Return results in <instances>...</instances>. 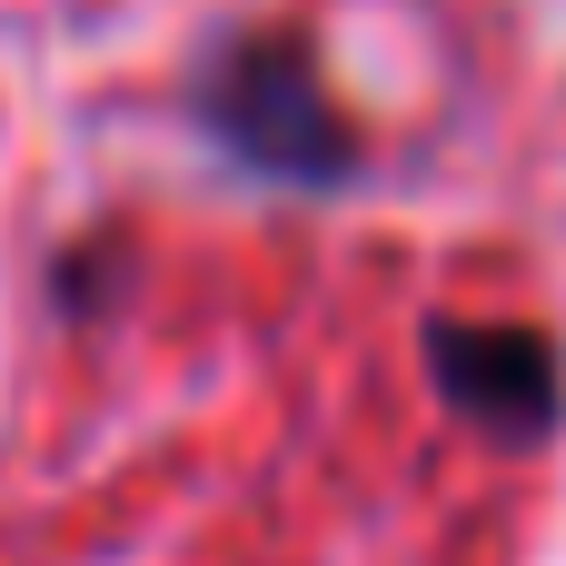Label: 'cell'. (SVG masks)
<instances>
[{"label": "cell", "instance_id": "6da1fadb", "mask_svg": "<svg viewBox=\"0 0 566 566\" xmlns=\"http://www.w3.org/2000/svg\"><path fill=\"white\" fill-rule=\"evenodd\" d=\"M189 109L239 169H269V179H298V189H328V179L358 169V129L328 109L298 40H229L199 70Z\"/></svg>", "mask_w": 566, "mask_h": 566}, {"label": "cell", "instance_id": "7a4b0ae2", "mask_svg": "<svg viewBox=\"0 0 566 566\" xmlns=\"http://www.w3.org/2000/svg\"><path fill=\"white\" fill-rule=\"evenodd\" d=\"M438 388L478 418V428H497V438H547L557 428V348L537 338V328H438Z\"/></svg>", "mask_w": 566, "mask_h": 566}]
</instances>
